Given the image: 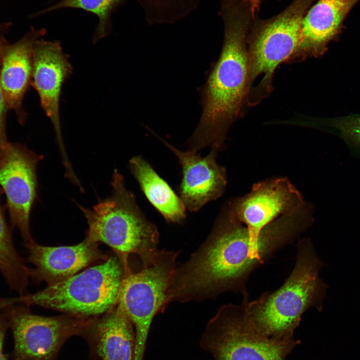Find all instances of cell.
I'll return each instance as SVG.
<instances>
[{
    "label": "cell",
    "instance_id": "1",
    "mask_svg": "<svg viewBox=\"0 0 360 360\" xmlns=\"http://www.w3.org/2000/svg\"><path fill=\"white\" fill-rule=\"evenodd\" d=\"M220 15L223 46L204 87L202 116L188 141V150L197 152L207 146L222 150L248 94L247 38L256 15L244 0H222Z\"/></svg>",
    "mask_w": 360,
    "mask_h": 360
},
{
    "label": "cell",
    "instance_id": "2",
    "mask_svg": "<svg viewBox=\"0 0 360 360\" xmlns=\"http://www.w3.org/2000/svg\"><path fill=\"white\" fill-rule=\"evenodd\" d=\"M311 226L303 210L282 216L266 227L258 238L226 208L208 236L206 261L212 276L231 292L246 290L250 274Z\"/></svg>",
    "mask_w": 360,
    "mask_h": 360
},
{
    "label": "cell",
    "instance_id": "3",
    "mask_svg": "<svg viewBox=\"0 0 360 360\" xmlns=\"http://www.w3.org/2000/svg\"><path fill=\"white\" fill-rule=\"evenodd\" d=\"M296 248L294 266L282 285L247 304L254 326L270 338L292 339L302 314L310 308H323L328 287L319 276L323 263L310 238L300 239Z\"/></svg>",
    "mask_w": 360,
    "mask_h": 360
},
{
    "label": "cell",
    "instance_id": "4",
    "mask_svg": "<svg viewBox=\"0 0 360 360\" xmlns=\"http://www.w3.org/2000/svg\"><path fill=\"white\" fill-rule=\"evenodd\" d=\"M110 196L100 200L92 209L77 204L88 224L86 238L110 246L122 264L126 275L132 272L130 256H138L142 268L154 260L158 252L160 235L156 226L148 220L135 198L126 188L123 176L114 170Z\"/></svg>",
    "mask_w": 360,
    "mask_h": 360
},
{
    "label": "cell",
    "instance_id": "5",
    "mask_svg": "<svg viewBox=\"0 0 360 360\" xmlns=\"http://www.w3.org/2000/svg\"><path fill=\"white\" fill-rule=\"evenodd\" d=\"M126 276L118 257L110 256L101 264L48 285L38 292L0 300L4 305H36L76 316L94 318L118 304Z\"/></svg>",
    "mask_w": 360,
    "mask_h": 360
},
{
    "label": "cell",
    "instance_id": "6",
    "mask_svg": "<svg viewBox=\"0 0 360 360\" xmlns=\"http://www.w3.org/2000/svg\"><path fill=\"white\" fill-rule=\"evenodd\" d=\"M315 0H294L284 10L268 19L256 18L247 38L249 88L246 102L256 104L272 88L276 68L290 61L300 45L302 22Z\"/></svg>",
    "mask_w": 360,
    "mask_h": 360
},
{
    "label": "cell",
    "instance_id": "7",
    "mask_svg": "<svg viewBox=\"0 0 360 360\" xmlns=\"http://www.w3.org/2000/svg\"><path fill=\"white\" fill-rule=\"evenodd\" d=\"M239 304L222 305L208 322L201 344L214 360H285L299 340H277L260 332L247 310L249 294Z\"/></svg>",
    "mask_w": 360,
    "mask_h": 360
},
{
    "label": "cell",
    "instance_id": "8",
    "mask_svg": "<svg viewBox=\"0 0 360 360\" xmlns=\"http://www.w3.org/2000/svg\"><path fill=\"white\" fill-rule=\"evenodd\" d=\"M180 252L159 250L154 260L123 280L118 304L130 319L135 331L132 360H143L154 317L167 306L168 288Z\"/></svg>",
    "mask_w": 360,
    "mask_h": 360
},
{
    "label": "cell",
    "instance_id": "9",
    "mask_svg": "<svg viewBox=\"0 0 360 360\" xmlns=\"http://www.w3.org/2000/svg\"><path fill=\"white\" fill-rule=\"evenodd\" d=\"M14 340L11 360H58L60 350L71 336H80L92 318L65 314L56 316L34 314L20 304L0 306Z\"/></svg>",
    "mask_w": 360,
    "mask_h": 360
},
{
    "label": "cell",
    "instance_id": "10",
    "mask_svg": "<svg viewBox=\"0 0 360 360\" xmlns=\"http://www.w3.org/2000/svg\"><path fill=\"white\" fill-rule=\"evenodd\" d=\"M43 158L26 146L9 142L0 156V186L6 194L10 221L25 244L34 242L30 213L36 198V166Z\"/></svg>",
    "mask_w": 360,
    "mask_h": 360
},
{
    "label": "cell",
    "instance_id": "11",
    "mask_svg": "<svg viewBox=\"0 0 360 360\" xmlns=\"http://www.w3.org/2000/svg\"><path fill=\"white\" fill-rule=\"evenodd\" d=\"M307 204L288 178H274L256 183L246 194L231 202L226 210L256 239L266 226Z\"/></svg>",
    "mask_w": 360,
    "mask_h": 360
},
{
    "label": "cell",
    "instance_id": "12",
    "mask_svg": "<svg viewBox=\"0 0 360 360\" xmlns=\"http://www.w3.org/2000/svg\"><path fill=\"white\" fill-rule=\"evenodd\" d=\"M72 66L58 41L38 39L34 44L31 84L41 106L53 124L64 166L70 164L62 138L59 114L62 86L72 72Z\"/></svg>",
    "mask_w": 360,
    "mask_h": 360
},
{
    "label": "cell",
    "instance_id": "13",
    "mask_svg": "<svg viewBox=\"0 0 360 360\" xmlns=\"http://www.w3.org/2000/svg\"><path fill=\"white\" fill-rule=\"evenodd\" d=\"M158 138L176 156L182 166V178L179 194L186 209L190 212H197L223 194L227 183L226 173V168L216 162L218 148H212L207 156L202 157L196 152H182Z\"/></svg>",
    "mask_w": 360,
    "mask_h": 360
},
{
    "label": "cell",
    "instance_id": "14",
    "mask_svg": "<svg viewBox=\"0 0 360 360\" xmlns=\"http://www.w3.org/2000/svg\"><path fill=\"white\" fill-rule=\"evenodd\" d=\"M98 244L86 238L70 246H46L34 241L24 244L28 261L34 266L29 268V276L36 282L44 281L48 285L64 280L96 262L108 258Z\"/></svg>",
    "mask_w": 360,
    "mask_h": 360
},
{
    "label": "cell",
    "instance_id": "15",
    "mask_svg": "<svg viewBox=\"0 0 360 360\" xmlns=\"http://www.w3.org/2000/svg\"><path fill=\"white\" fill-rule=\"evenodd\" d=\"M46 32L44 28H32L14 43L6 38L2 46L0 75L4 97L8 108L14 112L22 125L26 118L22 101L31 84L34 44Z\"/></svg>",
    "mask_w": 360,
    "mask_h": 360
},
{
    "label": "cell",
    "instance_id": "16",
    "mask_svg": "<svg viewBox=\"0 0 360 360\" xmlns=\"http://www.w3.org/2000/svg\"><path fill=\"white\" fill-rule=\"evenodd\" d=\"M80 336L86 341L91 355L102 360H132L135 331L130 319L118 304L113 308L92 318Z\"/></svg>",
    "mask_w": 360,
    "mask_h": 360
},
{
    "label": "cell",
    "instance_id": "17",
    "mask_svg": "<svg viewBox=\"0 0 360 360\" xmlns=\"http://www.w3.org/2000/svg\"><path fill=\"white\" fill-rule=\"evenodd\" d=\"M360 1L318 0L303 18L300 45L290 61L323 54L329 42L340 35L344 20Z\"/></svg>",
    "mask_w": 360,
    "mask_h": 360
},
{
    "label": "cell",
    "instance_id": "18",
    "mask_svg": "<svg viewBox=\"0 0 360 360\" xmlns=\"http://www.w3.org/2000/svg\"><path fill=\"white\" fill-rule=\"evenodd\" d=\"M131 172L150 203L168 222L180 223L186 218V207L169 184L141 156L130 160Z\"/></svg>",
    "mask_w": 360,
    "mask_h": 360
},
{
    "label": "cell",
    "instance_id": "19",
    "mask_svg": "<svg viewBox=\"0 0 360 360\" xmlns=\"http://www.w3.org/2000/svg\"><path fill=\"white\" fill-rule=\"evenodd\" d=\"M0 272L10 288L20 296L26 294L30 278L28 268L16 250L10 229L0 202Z\"/></svg>",
    "mask_w": 360,
    "mask_h": 360
},
{
    "label": "cell",
    "instance_id": "20",
    "mask_svg": "<svg viewBox=\"0 0 360 360\" xmlns=\"http://www.w3.org/2000/svg\"><path fill=\"white\" fill-rule=\"evenodd\" d=\"M124 0H60L42 10L39 14L62 8H76L96 14L98 18V24L94 36L96 42L108 34L111 29L110 15Z\"/></svg>",
    "mask_w": 360,
    "mask_h": 360
},
{
    "label": "cell",
    "instance_id": "21",
    "mask_svg": "<svg viewBox=\"0 0 360 360\" xmlns=\"http://www.w3.org/2000/svg\"><path fill=\"white\" fill-rule=\"evenodd\" d=\"M326 124L336 130L354 154L360 156V114L332 118Z\"/></svg>",
    "mask_w": 360,
    "mask_h": 360
},
{
    "label": "cell",
    "instance_id": "22",
    "mask_svg": "<svg viewBox=\"0 0 360 360\" xmlns=\"http://www.w3.org/2000/svg\"><path fill=\"white\" fill-rule=\"evenodd\" d=\"M10 26L11 24L10 23L0 24V70L2 46L6 38V35L8 32ZM8 110L2 88L0 75V155L9 142L7 139L6 130V115Z\"/></svg>",
    "mask_w": 360,
    "mask_h": 360
},
{
    "label": "cell",
    "instance_id": "23",
    "mask_svg": "<svg viewBox=\"0 0 360 360\" xmlns=\"http://www.w3.org/2000/svg\"><path fill=\"white\" fill-rule=\"evenodd\" d=\"M8 328L7 320L0 308V360H8V356L4 351V345L6 334Z\"/></svg>",
    "mask_w": 360,
    "mask_h": 360
},
{
    "label": "cell",
    "instance_id": "24",
    "mask_svg": "<svg viewBox=\"0 0 360 360\" xmlns=\"http://www.w3.org/2000/svg\"><path fill=\"white\" fill-rule=\"evenodd\" d=\"M250 6L254 13L256 14L260 10V5L263 0H245Z\"/></svg>",
    "mask_w": 360,
    "mask_h": 360
}]
</instances>
